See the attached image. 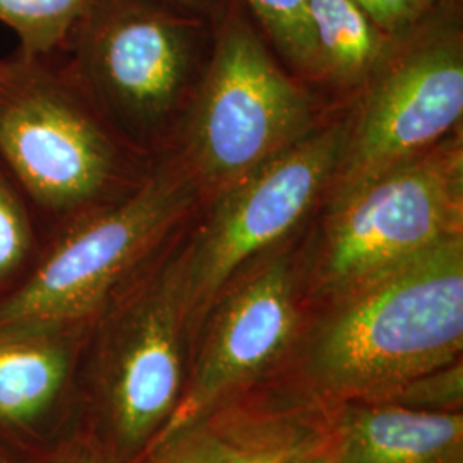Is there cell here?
Listing matches in <instances>:
<instances>
[{"mask_svg":"<svg viewBox=\"0 0 463 463\" xmlns=\"http://www.w3.org/2000/svg\"><path fill=\"white\" fill-rule=\"evenodd\" d=\"M325 441L294 415L210 411L165 428L134 463H287Z\"/></svg>","mask_w":463,"mask_h":463,"instance_id":"obj_12","label":"cell"},{"mask_svg":"<svg viewBox=\"0 0 463 463\" xmlns=\"http://www.w3.org/2000/svg\"><path fill=\"white\" fill-rule=\"evenodd\" d=\"M287 463H333L331 449H325V447L316 448L313 451H307L304 455H298V458Z\"/></svg>","mask_w":463,"mask_h":463,"instance_id":"obj_22","label":"cell"},{"mask_svg":"<svg viewBox=\"0 0 463 463\" xmlns=\"http://www.w3.org/2000/svg\"><path fill=\"white\" fill-rule=\"evenodd\" d=\"M0 463H28L26 460H21L14 453L13 448L5 447L0 443Z\"/></svg>","mask_w":463,"mask_h":463,"instance_id":"obj_23","label":"cell"},{"mask_svg":"<svg viewBox=\"0 0 463 463\" xmlns=\"http://www.w3.org/2000/svg\"><path fill=\"white\" fill-rule=\"evenodd\" d=\"M155 252L84 333L88 434L112 463H134L177 411L189 317L179 256Z\"/></svg>","mask_w":463,"mask_h":463,"instance_id":"obj_2","label":"cell"},{"mask_svg":"<svg viewBox=\"0 0 463 463\" xmlns=\"http://www.w3.org/2000/svg\"><path fill=\"white\" fill-rule=\"evenodd\" d=\"M268 40L292 64L317 72L309 0H244Z\"/></svg>","mask_w":463,"mask_h":463,"instance_id":"obj_17","label":"cell"},{"mask_svg":"<svg viewBox=\"0 0 463 463\" xmlns=\"http://www.w3.org/2000/svg\"><path fill=\"white\" fill-rule=\"evenodd\" d=\"M347 131H311L225 187L194 244L179 256L189 328L252 256L298 227L336 174Z\"/></svg>","mask_w":463,"mask_h":463,"instance_id":"obj_9","label":"cell"},{"mask_svg":"<svg viewBox=\"0 0 463 463\" xmlns=\"http://www.w3.org/2000/svg\"><path fill=\"white\" fill-rule=\"evenodd\" d=\"M333 463H463L462 412L359 402L344 417Z\"/></svg>","mask_w":463,"mask_h":463,"instance_id":"obj_13","label":"cell"},{"mask_svg":"<svg viewBox=\"0 0 463 463\" xmlns=\"http://www.w3.org/2000/svg\"><path fill=\"white\" fill-rule=\"evenodd\" d=\"M86 328H0V430L45 441L78 380Z\"/></svg>","mask_w":463,"mask_h":463,"instance_id":"obj_11","label":"cell"},{"mask_svg":"<svg viewBox=\"0 0 463 463\" xmlns=\"http://www.w3.org/2000/svg\"><path fill=\"white\" fill-rule=\"evenodd\" d=\"M199 30L198 16L153 0H97L67 42V72L117 134L145 139L183 97Z\"/></svg>","mask_w":463,"mask_h":463,"instance_id":"obj_5","label":"cell"},{"mask_svg":"<svg viewBox=\"0 0 463 463\" xmlns=\"http://www.w3.org/2000/svg\"><path fill=\"white\" fill-rule=\"evenodd\" d=\"M307 13L317 72L354 83L378 71L388 57L392 38L352 0H309Z\"/></svg>","mask_w":463,"mask_h":463,"instance_id":"obj_14","label":"cell"},{"mask_svg":"<svg viewBox=\"0 0 463 463\" xmlns=\"http://www.w3.org/2000/svg\"><path fill=\"white\" fill-rule=\"evenodd\" d=\"M38 463H112L101 448L88 436L80 434L61 441Z\"/></svg>","mask_w":463,"mask_h":463,"instance_id":"obj_20","label":"cell"},{"mask_svg":"<svg viewBox=\"0 0 463 463\" xmlns=\"http://www.w3.org/2000/svg\"><path fill=\"white\" fill-rule=\"evenodd\" d=\"M463 235L457 233L340 296L309 367L333 397L386 402L407 383L460 361Z\"/></svg>","mask_w":463,"mask_h":463,"instance_id":"obj_1","label":"cell"},{"mask_svg":"<svg viewBox=\"0 0 463 463\" xmlns=\"http://www.w3.org/2000/svg\"><path fill=\"white\" fill-rule=\"evenodd\" d=\"M457 0H443L409 32L392 38L383 78L347 131L338 193L428 151L463 114V38Z\"/></svg>","mask_w":463,"mask_h":463,"instance_id":"obj_8","label":"cell"},{"mask_svg":"<svg viewBox=\"0 0 463 463\" xmlns=\"http://www.w3.org/2000/svg\"><path fill=\"white\" fill-rule=\"evenodd\" d=\"M383 33L390 38L400 36L443 2V0H352Z\"/></svg>","mask_w":463,"mask_h":463,"instance_id":"obj_19","label":"cell"},{"mask_svg":"<svg viewBox=\"0 0 463 463\" xmlns=\"http://www.w3.org/2000/svg\"><path fill=\"white\" fill-rule=\"evenodd\" d=\"M114 128L52 57H0V165L50 237L126 196L133 183Z\"/></svg>","mask_w":463,"mask_h":463,"instance_id":"obj_3","label":"cell"},{"mask_svg":"<svg viewBox=\"0 0 463 463\" xmlns=\"http://www.w3.org/2000/svg\"><path fill=\"white\" fill-rule=\"evenodd\" d=\"M198 17H220L229 7L227 0H153Z\"/></svg>","mask_w":463,"mask_h":463,"instance_id":"obj_21","label":"cell"},{"mask_svg":"<svg viewBox=\"0 0 463 463\" xmlns=\"http://www.w3.org/2000/svg\"><path fill=\"white\" fill-rule=\"evenodd\" d=\"M42 248L32 206L0 165V298L23 280Z\"/></svg>","mask_w":463,"mask_h":463,"instance_id":"obj_16","label":"cell"},{"mask_svg":"<svg viewBox=\"0 0 463 463\" xmlns=\"http://www.w3.org/2000/svg\"><path fill=\"white\" fill-rule=\"evenodd\" d=\"M462 146L449 141L336 194L325 233L321 285L340 298L462 233Z\"/></svg>","mask_w":463,"mask_h":463,"instance_id":"obj_6","label":"cell"},{"mask_svg":"<svg viewBox=\"0 0 463 463\" xmlns=\"http://www.w3.org/2000/svg\"><path fill=\"white\" fill-rule=\"evenodd\" d=\"M462 363L457 361L407 383L386 402L426 412H462Z\"/></svg>","mask_w":463,"mask_h":463,"instance_id":"obj_18","label":"cell"},{"mask_svg":"<svg viewBox=\"0 0 463 463\" xmlns=\"http://www.w3.org/2000/svg\"><path fill=\"white\" fill-rule=\"evenodd\" d=\"M294 288L292 268L280 258L269 261L218 302L198 361L165 428L213 411L232 392L280 359L298 331Z\"/></svg>","mask_w":463,"mask_h":463,"instance_id":"obj_10","label":"cell"},{"mask_svg":"<svg viewBox=\"0 0 463 463\" xmlns=\"http://www.w3.org/2000/svg\"><path fill=\"white\" fill-rule=\"evenodd\" d=\"M311 124L307 95L277 66L246 16L227 7L189 129L199 174L227 187L306 137Z\"/></svg>","mask_w":463,"mask_h":463,"instance_id":"obj_7","label":"cell"},{"mask_svg":"<svg viewBox=\"0 0 463 463\" xmlns=\"http://www.w3.org/2000/svg\"><path fill=\"white\" fill-rule=\"evenodd\" d=\"M193 199V174L165 164L126 196L52 235L23 280L0 298V328L88 326L160 250Z\"/></svg>","mask_w":463,"mask_h":463,"instance_id":"obj_4","label":"cell"},{"mask_svg":"<svg viewBox=\"0 0 463 463\" xmlns=\"http://www.w3.org/2000/svg\"><path fill=\"white\" fill-rule=\"evenodd\" d=\"M97 0H0V23L17 34L19 49L53 57L66 50L78 23Z\"/></svg>","mask_w":463,"mask_h":463,"instance_id":"obj_15","label":"cell"}]
</instances>
